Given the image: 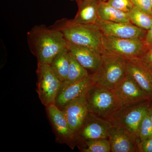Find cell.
Masks as SVG:
<instances>
[{
    "instance_id": "obj_1",
    "label": "cell",
    "mask_w": 152,
    "mask_h": 152,
    "mask_svg": "<svg viewBox=\"0 0 152 152\" xmlns=\"http://www.w3.org/2000/svg\"><path fill=\"white\" fill-rule=\"evenodd\" d=\"M29 48L38 64H50L59 53L66 48L67 42L58 30L43 25L35 26L27 34Z\"/></svg>"
},
{
    "instance_id": "obj_2",
    "label": "cell",
    "mask_w": 152,
    "mask_h": 152,
    "mask_svg": "<svg viewBox=\"0 0 152 152\" xmlns=\"http://www.w3.org/2000/svg\"><path fill=\"white\" fill-rule=\"evenodd\" d=\"M50 27L62 33L67 42L104 51L102 44L103 35L96 24L76 23L71 19L63 18Z\"/></svg>"
},
{
    "instance_id": "obj_3",
    "label": "cell",
    "mask_w": 152,
    "mask_h": 152,
    "mask_svg": "<svg viewBox=\"0 0 152 152\" xmlns=\"http://www.w3.org/2000/svg\"><path fill=\"white\" fill-rule=\"evenodd\" d=\"M86 97L90 113L103 119L113 121L123 108L113 90L94 83Z\"/></svg>"
},
{
    "instance_id": "obj_4",
    "label": "cell",
    "mask_w": 152,
    "mask_h": 152,
    "mask_svg": "<svg viewBox=\"0 0 152 152\" xmlns=\"http://www.w3.org/2000/svg\"><path fill=\"white\" fill-rule=\"evenodd\" d=\"M127 74V60L104 51L99 67L91 76L94 84L113 90Z\"/></svg>"
},
{
    "instance_id": "obj_5",
    "label": "cell",
    "mask_w": 152,
    "mask_h": 152,
    "mask_svg": "<svg viewBox=\"0 0 152 152\" xmlns=\"http://www.w3.org/2000/svg\"><path fill=\"white\" fill-rule=\"evenodd\" d=\"M102 44L104 51L126 60L139 58L148 50L144 39H123L103 36Z\"/></svg>"
},
{
    "instance_id": "obj_6",
    "label": "cell",
    "mask_w": 152,
    "mask_h": 152,
    "mask_svg": "<svg viewBox=\"0 0 152 152\" xmlns=\"http://www.w3.org/2000/svg\"><path fill=\"white\" fill-rule=\"evenodd\" d=\"M37 92L41 102L45 107L55 104L62 82L56 76L49 64H38Z\"/></svg>"
},
{
    "instance_id": "obj_7",
    "label": "cell",
    "mask_w": 152,
    "mask_h": 152,
    "mask_svg": "<svg viewBox=\"0 0 152 152\" xmlns=\"http://www.w3.org/2000/svg\"><path fill=\"white\" fill-rule=\"evenodd\" d=\"M151 102L152 101L122 108L112 121L113 124L121 126L127 131L135 139L138 144L139 127L142 120L148 113Z\"/></svg>"
},
{
    "instance_id": "obj_8",
    "label": "cell",
    "mask_w": 152,
    "mask_h": 152,
    "mask_svg": "<svg viewBox=\"0 0 152 152\" xmlns=\"http://www.w3.org/2000/svg\"><path fill=\"white\" fill-rule=\"evenodd\" d=\"M113 90L123 108L151 101L128 74Z\"/></svg>"
},
{
    "instance_id": "obj_9",
    "label": "cell",
    "mask_w": 152,
    "mask_h": 152,
    "mask_svg": "<svg viewBox=\"0 0 152 152\" xmlns=\"http://www.w3.org/2000/svg\"><path fill=\"white\" fill-rule=\"evenodd\" d=\"M103 35L123 38L144 39L146 32L132 23H114L99 19L96 23Z\"/></svg>"
},
{
    "instance_id": "obj_10",
    "label": "cell",
    "mask_w": 152,
    "mask_h": 152,
    "mask_svg": "<svg viewBox=\"0 0 152 152\" xmlns=\"http://www.w3.org/2000/svg\"><path fill=\"white\" fill-rule=\"evenodd\" d=\"M62 110L71 130L76 135L90 113L86 95L67 104Z\"/></svg>"
},
{
    "instance_id": "obj_11",
    "label": "cell",
    "mask_w": 152,
    "mask_h": 152,
    "mask_svg": "<svg viewBox=\"0 0 152 152\" xmlns=\"http://www.w3.org/2000/svg\"><path fill=\"white\" fill-rule=\"evenodd\" d=\"M127 74L152 101V69L139 58L127 60Z\"/></svg>"
},
{
    "instance_id": "obj_12",
    "label": "cell",
    "mask_w": 152,
    "mask_h": 152,
    "mask_svg": "<svg viewBox=\"0 0 152 152\" xmlns=\"http://www.w3.org/2000/svg\"><path fill=\"white\" fill-rule=\"evenodd\" d=\"M113 122L103 119L89 113L80 132L81 138L84 141L96 139H108Z\"/></svg>"
},
{
    "instance_id": "obj_13",
    "label": "cell",
    "mask_w": 152,
    "mask_h": 152,
    "mask_svg": "<svg viewBox=\"0 0 152 152\" xmlns=\"http://www.w3.org/2000/svg\"><path fill=\"white\" fill-rule=\"evenodd\" d=\"M113 124L108 138L111 152H139L137 142L134 137L121 126Z\"/></svg>"
},
{
    "instance_id": "obj_14",
    "label": "cell",
    "mask_w": 152,
    "mask_h": 152,
    "mask_svg": "<svg viewBox=\"0 0 152 152\" xmlns=\"http://www.w3.org/2000/svg\"><path fill=\"white\" fill-rule=\"evenodd\" d=\"M66 48L78 62L88 72L91 71L93 73L97 69L103 52L68 42Z\"/></svg>"
},
{
    "instance_id": "obj_15",
    "label": "cell",
    "mask_w": 152,
    "mask_h": 152,
    "mask_svg": "<svg viewBox=\"0 0 152 152\" xmlns=\"http://www.w3.org/2000/svg\"><path fill=\"white\" fill-rule=\"evenodd\" d=\"M47 110L59 141L66 143L73 141L75 135L70 129L64 111L55 104L47 107Z\"/></svg>"
},
{
    "instance_id": "obj_16",
    "label": "cell",
    "mask_w": 152,
    "mask_h": 152,
    "mask_svg": "<svg viewBox=\"0 0 152 152\" xmlns=\"http://www.w3.org/2000/svg\"><path fill=\"white\" fill-rule=\"evenodd\" d=\"M93 84L91 75L88 77L60 90L55 104L63 108L68 103L86 95Z\"/></svg>"
},
{
    "instance_id": "obj_17",
    "label": "cell",
    "mask_w": 152,
    "mask_h": 152,
    "mask_svg": "<svg viewBox=\"0 0 152 152\" xmlns=\"http://www.w3.org/2000/svg\"><path fill=\"white\" fill-rule=\"evenodd\" d=\"M99 2V0H83L78 3L77 13L71 20L76 23L95 24L99 20L98 8Z\"/></svg>"
},
{
    "instance_id": "obj_18",
    "label": "cell",
    "mask_w": 152,
    "mask_h": 152,
    "mask_svg": "<svg viewBox=\"0 0 152 152\" xmlns=\"http://www.w3.org/2000/svg\"><path fill=\"white\" fill-rule=\"evenodd\" d=\"M99 19L106 21L132 23L127 13L117 10L107 2L100 1L98 8Z\"/></svg>"
},
{
    "instance_id": "obj_19",
    "label": "cell",
    "mask_w": 152,
    "mask_h": 152,
    "mask_svg": "<svg viewBox=\"0 0 152 152\" xmlns=\"http://www.w3.org/2000/svg\"><path fill=\"white\" fill-rule=\"evenodd\" d=\"M69 67L67 78L62 83L60 90L69 85L84 80L90 76L88 71L78 62L72 54L69 52Z\"/></svg>"
},
{
    "instance_id": "obj_20",
    "label": "cell",
    "mask_w": 152,
    "mask_h": 152,
    "mask_svg": "<svg viewBox=\"0 0 152 152\" xmlns=\"http://www.w3.org/2000/svg\"><path fill=\"white\" fill-rule=\"evenodd\" d=\"M50 66L60 80L62 83L64 82L67 77L69 67V51L67 48L55 57Z\"/></svg>"
},
{
    "instance_id": "obj_21",
    "label": "cell",
    "mask_w": 152,
    "mask_h": 152,
    "mask_svg": "<svg viewBox=\"0 0 152 152\" xmlns=\"http://www.w3.org/2000/svg\"><path fill=\"white\" fill-rule=\"evenodd\" d=\"M127 15L131 23L137 27L145 31H148L151 27L152 17L135 7Z\"/></svg>"
},
{
    "instance_id": "obj_22",
    "label": "cell",
    "mask_w": 152,
    "mask_h": 152,
    "mask_svg": "<svg viewBox=\"0 0 152 152\" xmlns=\"http://www.w3.org/2000/svg\"><path fill=\"white\" fill-rule=\"evenodd\" d=\"M84 141L85 146L81 150L82 152H111L110 143L108 139H96Z\"/></svg>"
},
{
    "instance_id": "obj_23",
    "label": "cell",
    "mask_w": 152,
    "mask_h": 152,
    "mask_svg": "<svg viewBox=\"0 0 152 152\" xmlns=\"http://www.w3.org/2000/svg\"><path fill=\"white\" fill-rule=\"evenodd\" d=\"M152 137V124L148 113L142 120L138 132L139 143Z\"/></svg>"
},
{
    "instance_id": "obj_24",
    "label": "cell",
    "mask_w": 152,
    "mask_h": 152,
    "mask_svg": "<svg viewBox=\"0 0 152 152\" xmlns=\"http://www.w3.org/2000/svg\"><path fill=\"white\" fill-rule=\"evenodd\" d=\"M107 2L115 8L126 13L134 7L131 0H109Z\"/></svg>"
},
{
    "instance_id": "obj_25",
    "label": "cell",
    "mask_w": 152,
    "mask_h": 152,
    "mask_svg": "<svg viewBox=\"0 0 152 152\" xmlns=\"http://www.w3.org/2000/svg\"><path fill=\"white\" fill-rule=\"evenodd\" d=\"M134 7L152 17L151 0H131Z\"/></svg>"
},
{
    "instance_id": "obj_26",
    "label": "cell",
    "mask_w": 152,
    "mask_h": 152,
    "mask_svg": "<svg viewBox=\"0 0 152 152\" xmlns=\"http://www.w3.org/2000/svg\"><path fill=\"white\" fill-rule=\"evenodd\" d=\"M139 152H152V137L138 144Z\"/></svg>"
},
{
    "instance_id": "obj_27",
    "label": "cell",
    "mask_w": 152,
    "mask_h": 152,
    "mask_svg": "<svg viewBox=\"0 0 152 152\" xmlns=\"http://www.w3.org/2000/svg\"><path fill=\"white\" fill-rule=\"evenodd\" d=\"M140 58L152 69V50H148Z\"/></svg>"
},
{
    "instance_id": "obj_28",
    "label": "cell",
    "mask_w": 152,
    "mask_h": 152,
    "mask_svg": "<svg viewBox=\"0 0 152 152\" xmlns=\"http://www.w3.org/2000/svg\"><path fill=\"white\" fill-rule=\"evenodd\" d=\"M146 32L145 36L144 38V41L147 46L149 47L152 45V26Z\"/></svg>"
},
{
    "instance_id": "obj_29",
    "label": "cell",
    "mask_w": 152,
    "mask_h": 152,
    "mask_svg": "<svg viewBox=\"0 0 152 152\" xmlns=\"http://www.w3.org/2000/svg\"><path fill=\"white\" fill-rule=\"evenodd\" d=\"M148 114L149 116L150 117V119L151 121L152 124V105H150L148 110Z\"/></svg>"
},
{
    "instance_id": "obj_30",
    "label": "cell",
    "mask_w": 152,
    "mask_h": 152,
    "mask_svg": "<svg viewBox=\"0 0 152 152\" xmlns=\"http://www.w3.org/2000/svg\"><path fill=\"white\" fill-rule=\"evenodd\" d=\"M71 1H75L78 4V3L80 2L81 1H83V0H71Z\"/></svg>"
},
{
    "instance_id": "obj_31",
    "label": "cell",
    "mask_w": 152,
    "mask_h": 152,
    "mask_svg": "<svg viewBox=\"0 0 152 152\" xmlns=\"http://www.w3.org/2000/svg\"><path fill=\"white\" fill-rule=\"evenodd\" d=\"M100 1H104V2H107L109 1V0H99Z\"/></svg>"
},
{
    "instance_id": "obj_32",
    "label": "cell",
    "mask_w": 152,
    "mask_h": 152,
    "mask_svg": "<svg viewBox=\"0 0 152 152\" xmlns=\"http://www.w3.org/2000/svg\"><path fill=\"white\" fill-rule=\"evenodd\" d=\"M151 3L152 7V0H151Z\"/></svg>"
},
{
    "instance_id": "obj_33",
    "label": "cell",
    "mask_w": 152,
    "mask_h": 152,
    "mask_svg": "<svg viewBox=\"0 0 152 152\" xmlns=\"http://www.w3.org/2000/svg\"><path fill=\"white\" fill-rule=\"evenodd\" d=\"M151 49V50H152V48H151V49Z\"/></svg>"
}]
</instances>
